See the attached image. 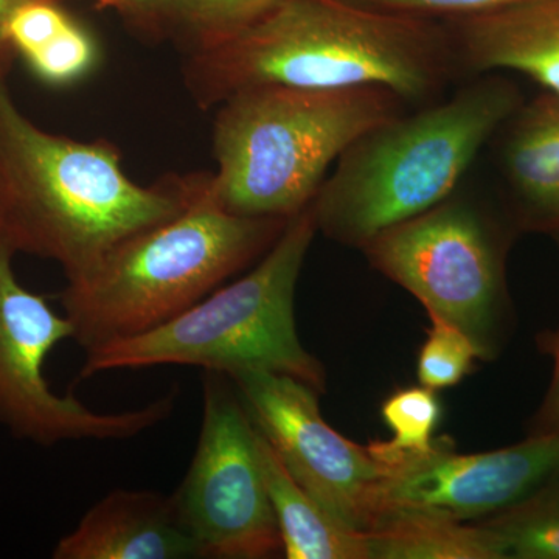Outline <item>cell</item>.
Segmentation results:
<instances>
[{"label": "cell", "mask_w": 559, "mask_h": 559, "mask_svg": "<svg viewBox=\"0 0 559 559\" xmlns=\"http://www.w3.org/2000/svg\"><path fill=\"white\" fill-rule=\"evenodd\" d=\"M457 72L443 22L349 0H282L237 38L189 55L183 81L202 109L259 86L381 87L429 105Z\"/></svg>", "instance_id": "obj_1"}, {"label": "cell", "mask_w": 559, "mask_h": 559, "mask_svg": "<svg viewBox=\"0 0 559 559\" xmlns=\"http://www.w3.org/2000/svg\"><path fill=\"white\" fill-rule=\"evenodd\" d=\"M0 55V235L17 252L80 274L132 234L186 207L197 175L132 182L108 140L50 134L17 108Z\"/></svg>", "instance_id": "obj_2"}, {"label": "cell", "mask_w": 559, "mask_h": 559, "mask_svg": "<svg viewBox=\"0 0 559 559\" xmlns=\"http://www.w3.org/2000/svg\"><path fill=\"white\" fill-rule=\"evenodd\" d=\"M288 219L248 218L221 207L198 173L186 207L132 234L68 278L60 301L84 349L170 322L274 246Z\"/></svg>", "instance_id": "obj_3"}, {"label": "cell", "mask_w": 559, "mask_h": 559, "mask_svg": "<svg viewBox=\"0 0 559 559\" xmlns=\"http://www.w3.org/2000/svg\"><path fill=\"white\" fill-rule=\"evenodd\" d=\"M522 103L513 81L485 73L448 100L367 131L341 154L311 202L318 230L362 249L441 204Z\"/></svg>", "instance_id": "obj_4"}, {"label": "cell", "mask_w": 559, "mask_h": 559, "mask_svg": "<svg viewBox=\"0 0 559 559\" xmlns=\"http://www.w3.org/2000/svg\"><path fill=\"white\" fill-rule=\"evenodd\" d=\"M213 130L221 207L248 218L289 219L318 197L331 164L367 131L404 114L381 87L311 91L259 86L221 103Z\"/></svg>", "instance_id": "obj_5"}, {"label": "cell", "mask_w": 559, "mask_h": 559, "mask_svg": "<svg viewBox=\"0 0 559 559\" xmlns=\"http://www.w3.org/2000/svg\"><path fill=\"white\" fill-rule=\"evenodd\" d=\"M318 231L310 204L288 219L245 277L148 333L87 349L81 380L112 370L189 366L224 374L274 371L325 392V367L301 344L294 314L297 282Z\"/></svg>", "instance_id": "obj_6"}, {"label": "cell", "mask_w": 559, "mask_h": 559, "mask_svg": "<svg viewBox=\"0 0 559 559\" xmlns=\"http://www.w3.org/2000/svg\"><path fill=\"white\" fill-rule=\"evenodd\" d=\"M510 237L479 204L452 197L382 231L364 246L371 266L426 308L468 334L481 360L496 358L510 333L506 259Z\"/></svg>", "instance_id": "obj_7"}, {"label": "cell", "mask_w": 559, "mask_h": 559, "mask_svg": "<svg viewBox=\"0 0 559 559\" xmlns=\"http://www.w3.org/2000/svg\"><path fill=\"white\" fill-rule=\"evenodd\" d=\"M202 425L182 484L171 495L202 558L264 559L282 554L264 480L259 433L234 382L204 370Z\"/></svg>", "instance_id": "obj_8"}, {"label": "cell", "mask_w": 559, "mask_h": 559, "mask_svg": "<svg viewBox=\"0 0 559 559\" xmlns=\"http://www.w3.org/2000/svg\"><path fill=\"white\" fill-rule=\"evenodd\" d=\"M14 253L0 235V423L17 439L51 447L132 439L170 417L175 392L139 409L105 414L50 388L44 366L57 345L73 340V326L46 297L21 285Z\"/></svg>", "instance_id": "obj_9"}, {"label": "cell", "mask_w": 559, "mask_h": 559, "mask_svg": "<svg viewBox=\"0 0 559 559\" xmlns=\"http://www.w3.org/2000/svg\"><path fill=\"white\" fill-rule=\"evenodd\" d=\"M227 377L290 476L342 524L369 532L384 469L369 447L331 428L320 412L318 390L274 371L245 370Z\"/></svg>", "instance_id": "obj_10"}, {"label": "cell", "mask_w": 559, "mask_h": 559, "mask_svg": "<svg viewBox=\"0 0 559 559\" xmlns=\"http://www.w3.org/2000/svg\"><path fill=\"white\" fill-rule=\"evenodd\" d=\"M382 469L377 516L399 509L459 522L484 521L558 479L559 432L528 436L513 447L477 454H459L448 441H436L425 454Z\"/></svg>", "instance_id": "obj_11"}, {"label": "cell", "mask_w": 559, "mask_h": 559, "mask_svg": "<svg viewBox=\"0 0 559 559\" xmlns=\"http://www.w3.org/2000/svg\"><path fill=\"white\" fill-rule=\"evenodd\" d=\"M443 24L462 72L509 70L559 97V0H521Z\"/></svg>", "instance_id": "obj_12"}, {"label": "cell", "mask_w": 559, "mask_h": 559, "mask_svg": "<svg viewBox=\"0 0 559 559\" xmlns=\"http://www.w3.org/2000/svg\"><path fill=\"white\" fill-rule=\"evenodd\" d=\"M55 559L202 558L183 527L171 496L116 489L86 514L53 549Z\"/></svg>", "instance_id": "obj_13"}, {"label": "cell", "mask_w": 559, "mask_h": 559, "mask_svg": "<svg viewBox=\"0 0 559 559\" xmlns=\"http://www.w3.org/2000/svg\"><path fill=\"white\" fill-rule=\"evenodd\" d=\"M499 170L521 230H559V97L522 103L499 130Z\"/></svg>", "instance_id": "obj_14"}, {"label": "cell", "mask_w": 559, "mask_h": 559, "mask_svg": "<svg viewBox=\"0 0 559 559\" xmlns=\"http://www.w3.org/2000/svg\"><path fill=\"white\" fill-rule=\"evenodd\" d=\"M257 433L282 554L288 559H370L367 533L342 524L290 476L277 452L259 430Z\"/></svg>", "instance_id": "obj_15"}, {"label": "cell", "mask_w": 559, "mask_h": 559, "mask_svg": "<svg viewBox=\"0 0 559 559\" xmlns=\"http://www.w3.org/2000/svg\"><path fill=\"white\" fill-rule=\"evenodd\" d=\"M366 533L370 559H506L498 539L481 522L389 509Z\"/></svg>", "instance_id": "obj_16"}, {"label": "cell", "mask_w": 559, "mask_h": 559, "mask_svg": "<svg viewBox=\"0 0 559 559\" xmlns=\"http://www.w3.org/2000/svg\"><path fill=\"white\" fill-rule=\"evenodd\" d=\"M479 522L491 530L506 559H559V496L546 488Z\"/></svg>", "instance_id": "obj_17"}, {"label": "cell", "mask_w": 559, "mask_h": 559, "mask_svg": "<svg viewBox=\"0 0 559 559\" xmlns=\"http://www.w3.org/2000/svg\"><path fill=\"white\" fill-rule=\"evenodd\" d=\"M381 414L393 437L389 441H371L367 447L382 466L432 450L441 418L436 390L425 385L396 390L382 403Z\"/></svg>", "instance_id": "obj_18"}, {"label": "cell", "mask_w": 559, "mask_h": 559, "mask_svg": "<svg viewBox=\"0 0 559 559\" xmlns=\"http://www.w3.org/2000/svg\"><path fill=\"white\" fill-rule=\"evenodd\" d=\"M282 0H178V20L173 38L189 55L237 38L277 9Z\"/></svg>", "instance_id": "obj_19"}, {"label": "cell", "mask_w": 559, "mask_h": 559, "mask_svg": "<svg viewBox=\"0 0 559 559\" xmlns=\"http://www.w3.org/2000/svg\"><path fill=\"white\" fill-rule=\"evenodd\" d=\"M24 60L44 83L72 86L94 72L100 60V49L86 28L70 20L62 31Z\"/></svg>", "instance_id": "obj_20"}, {"label": "cell", "mask_w": 559, "mask_h": 559, "mask_svg": "<svg viewBox=\"0 0 559 559\" xmlns=\"http://www.w3.org/2000/svg\"><path fill=\"white\" fill-rule=\"evenodd\" d=\"M428 331L418 353L417 377L419 384L430 390L452 388L473 370L480 358L468 334L439 319H430Z\"/></svg>", "instance_id": "obj_21"}, {"label": "cell", "mask_w": 559, "mask_h": 559, "mask_svg": "<svg viewBox=\"0 0 559 559\" xmlns=\"http://www.w3.org/2000/svg\"><path fill=\"white\" fill-rule=\"evenodd\" d=\"M369 9L419 20L448 22L489 13L521 0H349Z\"/></svg>", "instance_id": "obj_22"}, {"label": "cell", "mask_w": 559, "mask_h": 559, "mask_svg": "<svg viewBox=\"0 0 559 559\" xmlns=\"http://www.w3.org/2000/svg\"><path fill=\"white\" fill-rule=\"evenodd\" d=\"M62 2V0H55ZM120 14L121 20L148 40L173 38L178 20V0H94Z\"/></svg>", "instance_id": "obj_23"}, {"label": "cell", "mask_w": 559, "mask_h": 559, "mask_svg": "<svg viewBox=\"0 0 559 559\" xmlns=\"http://www.w3.org/2000/svg\"><path fill=\"white\" fill-rule=\"evenodd\" d=\"M539 345L554 359V374L546 396L533 417L530 436L559 432V326L544 333L539 337Z\"/></svg>", "instance_id": "obj_24"}, {"label": "cell", "mask_w": 559, "mask_h": 559, "mask_svg": "<svg viewBox=\"0 0 559 559\" xmlns=\"http://www.w3.org/2000/svg\"><path fill=\"white\" fill-rule=\"evenodd\" d=\"M20 2L21 0H0V55L13 53L10 47L7 46L5 39H3V27H5V22L9 20L11 11Z\"/></svg>", "instance_id": "obj_25"}, {"label": "cell", "mask_w": 559, "mask_h": 559, "mask_svg": "<svg viewBox=\"0 0 559 559\" xmlns=\"http://www.w3.org/2000/svg\"><path fill=\"white\" fill-rule=\"evenodd\" d=\"M547 491L554 492V495L559 496V477L558 479L551 480L550 484H547L546 487Z\"/></svg>", "instance_id": "obj_26"}, {"label": "cell", "mask_w": 559, "mask_h": 559, "mask_svg": "<svg viewBox=\"0 0 559 559\" xmlns=\"http://www.w3.org/2000/svg\"><path fill=\"white\" fill-rule=\"evenodd\" d=\"M551 235H554V238H555V240H557L558 246H559V230L555 231V234H551Z\"/></svg>", "instance_id": "obj_27"}]
</instances>
